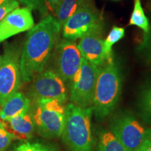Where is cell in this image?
I'll use <instances>...</instances> for the list:
<instances>
[{"label":"cell","mask_w":151,"mask_h":151,"mask_svg":"<svg viewBox=\"0 0 151 151\" xmlns=\"http://www.w3.org/2000/svg\"><path fill=\"white\" fill-rule=\"evenodd\" d=\"M32 81L29 96L35 101L41 99H52L64 104L67 100L65 81L54 70L43 71L36 75Z\"/></svg>","instance_id":"10"},{"label":"cell","mask_w":151,"mask_h":151,"mask_svg":"<svg viewBox=\"0 0 151 151\" xmlns=\"http://www.w3.org/2000/svg\"><path fill=\"white\" fill-rule=\"evenodd\" d=\"M129 24L135 25L144 31L145 33H148L150 29L148 19L147 18L141 6V0H135L134 9L132 11Z\"/></svg>","instance_id":"17"},{"label":"cell","mask_w":151,"mask_h":151,"mask_svg":"<svg viewBox=\"0 0 151 151\" xmlns=\"http://www.w3.org/2000/svg\"><path fill=\"white\" fill-rule=\"evenodd\" d=\"M62 25L56 18L47 16L29 30L20 54L22 82H30L44 71L58 43Z\"/></svg>","instance_id":"1"},{"label":"cell","mask_w":151,"mask_h":151,"mask_svg":"<svg viewBox=\"0 0 151 151\" xmlns=\"http://www.w3.org/2000/svg\"><path fill=\"white\" fill-rule=\"evenodd\" d=\"M62 27L64 39L74 41L90 32L102 31L103 22L97 10L90 4L78 9Z\"/></svg>","instance_id":"8"},{"label":"cell","mask_w":151,"mask_h":151,"mask_svg":"<svg viewBox=\"0 0 151 151\" xmlns=\"http://www.w3.org/2000/svg\"><path fill=\"white\" fill-rule=\"evenodd\" d=\"M97 151H127L111 130H104L99 134Z\"/></svg>","instance_id":"16"},{"label":"cell","mask_w":151,"mask_h":151,"mask_svg":"<svg viewBox=\"0 0 151 151\" xmlns=\"http://www.w3.org/2000/svg\"><path fill=\"white\" fill-rule=\"evenodd\" d=\"M3 122L14 140L24 141L32 137L35 124L32 116L28 113L4 120Z\"/></svg>","instance_id":"13"},{"label":"cell","mask_w":151,"mask_h":151,"mask_svg":"<svg viewBox=\"0 0 151 151\" xmlns=\"http://www.w3.org/2000/svg\"><path fill=\"white\" fill-rule=\"evenodd\" d=\"M110 130L127 151H137L151 138L150 129L143 127L134 117L127 115L116 117Z\"/></svg>","instance_id":"7"},{"label":"cell","mask_w":151,"mask_h":151,"mask_svg":"<svg viewBox=\"0 0 151 151\" xmlns=\"http://www.w3.org/2000/svg\"><path fill=\"white\" fill-rule=\"evenodd\" d=\"M62 1V0H46V6L49 10L55 13Z\"/></svg>","instance_id":"24"},{"label":"cell","mask_w":151,"mask_h":151,"mask_svg":"<svg viewBox=\"0 0 151 151\" xmlns=\"http://www.w3.org/2000/svg\"><path fill=\"white\" fill-rule=\"evenodd\" d=\"M31 10H38L41 13L46 11V0H17Z\"/></svg>","instance_id":"22"},{"label":"cell","mask_w":151,"mask_h":151,"mask_svg":"<svg viewBox=\"0 0 151 151\" xmlns=\"http://www.w3.org/2000/svg\"><path fill=\"white\" fill-rule=\"evenodd\" d=\"M101 33L102 31L87 33L81 38L78 44L83 58L97 67H101L106 62H111L109 60L104 51Z\"/></svg>","instance_id":"12"},{"label":"cell","mask_w":151,"mask_h":151,"mask_svg":"<svg viewBox=\"0 0 151 151\" xmlns=\"http://www.w3.org/2000/svg\"><path fill=\"white\" fill-rule=\"evenodd\" d=\"M99 67L83 58L82 63L70 83V100L81 107H92Z\"/></svg>","instance_id":"6"},{"label":"cell","mask_w":151,"mask_h":151,"mask_svg":"<svg viewBox=\"0 0 151 151\" xmlns=\"http://www.w3.org/2000/svg\"><path fill=\"white\" fill-rule=\"evenodd\" d=\"M20 50L14 46H7L0 61V106L18 92L22 81L20 72Z\"/></svg>","instance_id":"5"},{"label":"cell","mask_w":151,"mask_h":151,"mask_svg":"<svg viewBox=\"0 0 151 151\" xmlns=\"http://www.w3.org/2000/svg\"><path fill=\"white\" fill-rule=\"evenodd\" d=\"M55 72L65 82L71 83L80 68L83 56L74 41L63 39L57 43L52 52Z\"/></svg>","instance_id":"9"},{"label":"cell","mask_w":151,"mask_h":151,"mask_svg":"<svg viewBox=\"0 0 151 151\" xmlns=\"http://www.w3.org/2000/svg\"><path fill=\"white\" fill-rule=\"evenodd\" d=\"M35 26L32 10L28 7L17 8L0 21V43Z\"/></svg>","instance_id":"11"},{"label":"cell","mask_w":151,"mask_h":151,"mask_svg":"<svg viewBox=\"0 0 151 151\" xmlns=\"http://www.w3.org/2000/svg\"><path fill=\"white\" fill-rule=\"evenodd\" d=\"M92 107H81L69 104L62 136L69 151H94L91 118Z\"/></svg>","instance_id":"2"},{"label":"cell","mask_w":151,"mask_h":151,"mask_svg":"<svg viewBox=\"0 0 151 151\" xmlns=\"http://www.w3.org/2000/svg\"><path fill=\"white\" fill-rule=\"evenodd\" d=\"M91 4V0H62L55 14L62 26L74 13L85 6Z\"/></svg>","instance_id":"15"},{"label":"cell","mask_w":151,"mask_h":151,"mask_svg":"<svg viewBox=\"0 0 151 151\" xmlns=\"http://www.w3.org/2000/svg\"><path fill=\"white\" fill-rule=\"evenodd\" d=\"M0 61H1V56H0Z\"/></svg>","instance_id":"27"},{"label":"cell","mask_w":151,"mask_h":151,"mask_svg":"<svg viewBox=\"0 0 151 151\" xmlns=\"http://www.w3.org/2000/svg\"><path fill=\"white\" fill-rule=\"evenodd\" d=\"M14 138L6 128L3 121H0V151H5Z\"/></svg>","instance_id":"21"},{"label":"cell","mask_w":151,"mask_h":151,"mask_svg":"<svg viewBox=\"0 0 151 151\" xmlns=\"http://www.w3.org/2000/svg\"><path fill=\"white\" fill-rule=\"evenodd\" d=\"M125 35V29L122 27H113L109 32L108 37L104 41V48L109 61H112V47L115 43L121 40Z\"/></svg>","instance_id":"18"},{"label":"cell","mask_w":151,"mask_h":151,"mask_svg":"<svg viewBox=\"0 0 151 151\" xmlns=\"http://www.w3.org/2000/svg\"><path fill=\"white\" fill-rule=\"evenodd\" d=\"M137 151H151V138L147 139Z\"/></svg>","instance_id":"25"},{"label":"cell","mask_w":151,"mask_h":151,"mask_svg":"<svg viewBox=\"0 0 151 151\" xmlns=\"http://www.w3.org/2000/svg\"><path fill=\"white\" fill-rule=\"evenodd\" d=\"M139 107L143 118L151 124V86L142 92L139 101Z\"/></svg>","instance_id":"19"},{"label":"cell","mask_w":151,"mask_h":151,"mask_svg":"<svg viewBox=\"0 0 151 151\" xmlns=\"http://www.w3.org/2000/svg\"><path fill=\"white\" fill-rule=\"evenodd\" d=\"M11 1H12V0H0V6L4 4L9 2Z\"/></svg>","instance_id":"26"},{"label":"cell","mask_w":151,"mask_h":151,"mask_svg":"<svg viewBox=\"0 0 151 151\" xmlns=\"http://www.w3.org/2000/svg\"><path fill=\"white\" fill-rule=\"evenodd\" d=\"M19 2L17 0H12L0 6V21L10 14L14 9L18 8Z\"/></svg>","instance_id":"23"},{"label":"cell","mask_w":151,"mask_h":151,"mask_svg":"<svg viewBox=\"0 0 151 151\" xmlns=\"http://www.w3.org/2000/svg\"><path fill=\"white\" fill-rule=\"evenodd\" d=\"M31 101L21 92H17L0 106V118L6 120L28 113Z\"/></svg>","instance_id":"14"},{"label":"cell","mask_w":151,"mask_h":151,"mask_svg":"<svg viewBox=\"0 0 151 151\" xmlns=\"http://www.w3.org/2000/svg\"><path fill=\"white\" fill-rule=\"evenodd\" d=\"M32 118L38 131L46 138L62 136L66 119V107L58 100L41 99L36 101Z\"/></svg>","instance_id":"4"},{"label":"cell","mask_w":151,"mask_h":151,"mask_svg":"<svg viewBox=\"0 0 151 151\" xmlns=\"http://www.w3.org/2000/svg\"><path fill=\"white\" fill-rule=\"evenodd\" d=\"M102 66L99 69L92 104L95 116L101 120L108 116L114 109L122 88L120 70L113 60Z\"/></svg>","instance_id":"3"},{"label":"cell","mask_w":151,"mask_h":151,"mask_svg":"<svg viewBox=\"0 0 151 151\" xmlns=\"http://www.w3.org/2000/svg\"><path fill=\"white\" fill-rule=\"evenodd\" d=\"M14 151H56L49 145L39 142H24L15 148Z\"/></svg>","instance_id":"20"}]
</instances>
